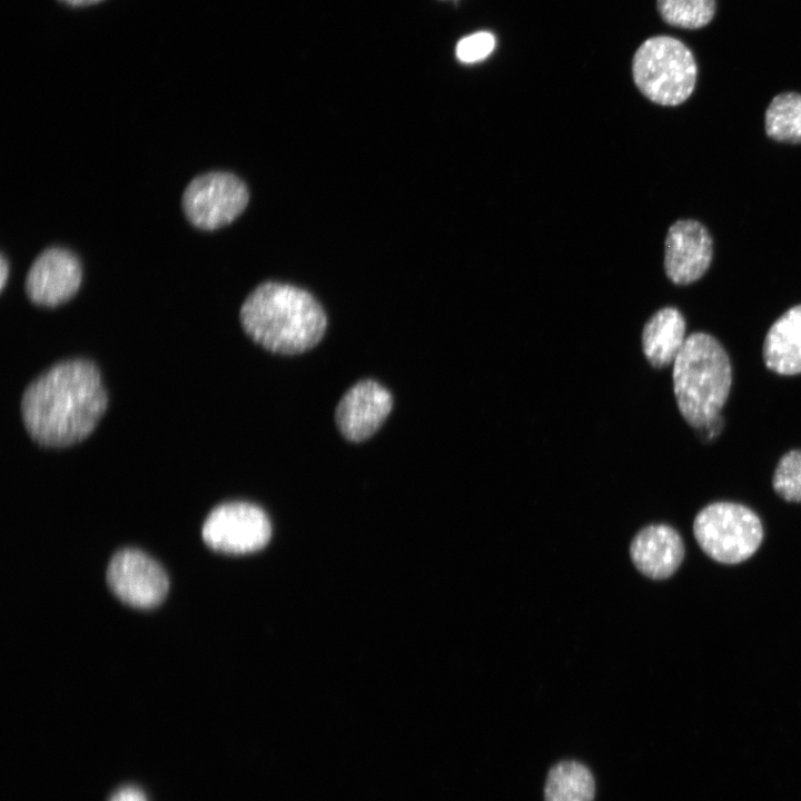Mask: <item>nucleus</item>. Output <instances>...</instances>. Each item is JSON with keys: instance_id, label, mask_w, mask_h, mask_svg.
Instances as JSON below:
<instances>
[{"instance_id": "f257e3e1", "label": "nucleus", "mask_w": 801, "mask_h": 801, "mask_svg": "<svg viewBox=\"0 0 801 801\" xmlns=\"http://www.w3.org/2000/svg\"><path fill=\"white\" fill-rule=\"evenodd\" d=\"M108 405L99 369L87 359L55 364L33 379L21 398L30 437L44 447H67L87 438Z\"/></svg>"}, {"instance_id": "f03ea898", "label": "nucleus", "mask_w": 801, "mask_h": 801, "mask_svg": "<svg viewBox=\"0 0 801 801\" xmlns=\"http://www.w3.org/2000/svg\"><path fill=\"white\" fill-rule=\"evenodd\" d=\"M239 316L255 343L281 355L312 349L327 328L326 314L312 294L276 281L257 286L243 303Z\"/></svg>"}, {"instance_id": "7ed1b4c3", "label": "nucleus", "mask_w": 801, "mask_h": 801, "mask_svg": "<svg viewBox=\"0 0 801 801\" xmlns=\"http://www.w3.org/2000/svg\"><path fill=\"white\" fill-rule=\"evenodd\" d=\"M672 392L679 413L699 429L720 416L732 384L730 357L712 335L695 332L672 365Z\"/></svg>"}, {"instance_id": "20e7f679", "label": "nucleus", "mask_w": 801, "mask_h": 801, "mask_svg": "<svg viewBox=\"0 0 801 801\" xmlns=\"http://www.w3.org/2000/svg\"><path fill=\"white\" fill-rule=\"evenodd\" d=\"M632 73L641 93L660 106H679L693 93L698 66L692 51L680 40L655 36L633 57Z\"/></svg>"}, {"instance_id": "39448f33", "label": "nucleus", "mask_w": 801, "mask_h": 801, "mask_svg": "<svg viewBox=\"0 0 801 801\" xmlns=\"http://www.w3.org/2000/svg\"><path fill=\"white\" fill-rule=\"evenodd\" d=\"M700 548L721 564H739L750 558L764 537L759 515L735 502H713L701 508L693 521Z\"/></svg>"}, {"instance_id": "423d86ee", "label": "nucleus", "mask_w": 801, "mask_h": 801, "mask_svg": "<svg viewBox=\"0 0 801 801\" xmlns=\"http://www.w3.org/2000/svg\"><path fill=\"white\" fill-rule=\"evenodd\" d=\"M246 185L235 175L210 171L194 178L182 194L187 219L202 230H215L235 220L248 204Z\"/></svg>"}, {"instance_id": "0eeeda50", "label": "nucleus", "mask_w": 801, "mask_h": 801, "mask_svg": "<svg viewBox=\"0 0 801 801\" xmlns=\"http://www.w3.org/2000/svg\"><path fill=\"white\" fill-rule=\"evenodd\" d=\"M201 535L212 550L241 554L263 548L271 535L266 513L248 502H228L207 516Z\"/></svg>"}, {"instance_id": "6e6552de", "label": "nucleus", "mask_w": 801, "mask_h": 801, "mask_svg": "<svg viewBox=\"0 0 801 801\" xmlns=\"http://www.w3.org/2000/svg\"><path fill=\"white\" fill-rule=\"evenodd\" d=\"M107 583L118 599L139 609L159 605L169 589V580L161 565L136 548H123L112 555L107 568Z\"/></svg>"}, {"instance_id": "1a4fd4ad", "label": "nucleus", "mask_w": 801, "mask_h": 801, "mask_svg": "<svg viewBox=\"0 0 801 801\" xmlns=\"http://www.w3.org/2000/svg\"><path fill=\"white\" fill-rule=\"evenodd\" d=\"M713 238L699 220L680 219L668 229L663 266L668 278L676 285L701 279L713 260Z\"/></svg>"}, {"instance_id": "9d476101", "label": "nucleus", "mask_w": 801, "mask_h": 801, "mask_svg": "<svg viewBox=\"0 0 801 801\" xmlns=\"http://www.w3.org/2000/svg\"><path fill=\"white\" fill-rule=\"evenodd\" d=\"M81 278L77 256L68 249L51 247L32 263L26 278V293L36 305L56 307L76 295Z\"/></svg>"}, {"instance_id": "9b49d317", "label": "nucleus", "mask_w": 801, "mask_h": 801, "mask_svg": "<svg viewBox=\"0 0 801 801\" xmlns=\"http://www.w3.org/2000/svg\"><path fill=\"white\" fill-rule=\"evenodd\" d=\"M393 407L390 393L373 379L354 384L340 398L335 419L342 435L350 442H363L383 425Z\"/></svg>"}, {"instance_id": "f8f14e48", "label": "nucleus", "mask_w": 801, "mask_h": 801, "mask_svg": "<svg viewBox=\"0 0 801 801\" xmlns=\"http://www.w3.org/2000/svg\"><path fill=\"white\" fill-rule=\"evenodd\" d=\"M630 554L635 567L653 580L671 577L684 560L685 546L681 534L668 524L643 527L632 540Z\"/></svg>"}, {"instance_id": "ddd939ff", "label": "nucleus", "mask_w": 801, "mask_h": 801, "mask_svg": "<svg viewBox=\"0 0 801 801\" xmlns=\"http://www.w3.org/2000/svg\"><path fill=\"white\" fill-rule=\"evenodd\" d=\"M686 322L683 314L673 306H665L642 325L640 344L646 363L654 369L673 365L686 340Z\"/></svg>"}, {"instance_id": "4468645a", "label": "nucleus", "mask_w": 801, "mask_h": 801, "mask_svg": "<svg viewBox=\"0 0 801 801\" xmlns=\"http://www.w3.org/2000/svg\"><path fill=\"white\" fill-rule=\"evenodd\" d=\"M765 366L780 375L801 374V304L770 326L762 347Z\"/></svg>"}, {"instance_id": "2eb2a0df", "label": "nucleus", "mask_w": 801, "mask_h": 801, "mask_svg": "<svg viewBox=\"0 0 801 801\" xmlns=\"http://www.w3.org/2000/svg\"><path fill=\"white\" fill-rule=\"evenodd\" d=\"M594 797L595 781L585 764L564 760L548 770L544 801H594Z\"/></svg>"}, {"instance_id": "dca6fc26", "label": "nucleus", "mask_w": 801, "mask_h": 801, "mask_svg": "<svg viewBox=\"0 0 801 801\" xmlns=\"http://www.w3.org/2000/svg\"><path fill=\"white\" fill-rule=\"evenodd\" d=\"M764 132L777 142L801 144V93L783 91L771 99L764 112Z\"/></svg>"}, {"instance_id": "f3484780", "label": "nucleus", "mask_w": 801, "mask_h": 801, "mask_svg": "<svg viewBox=\"0 0 801 801\" xmlns=\"http://www.w3.org/2000/svg\"><path fill=\"white\" fill-rule=\"evenodd\" d=\"M662 19L684 29H700L709 24L716 9L715 0H657Z\"/></svg>"}, {"instance_id": "a211bd4d", "label": "nucleus", "mask_w": 801, "mask_h": 801, "mask_svg": "<svg viewBox=\"0 0 801 801\" xmlns=\"http://www.w3.org/2000/svg\"><path fill=\"white\" fill-rule=\"evenodd\" d=\"M772 486L784 501L801 503V449L789 451L779 459Z\"/></svg>"}, {"instance_id": "6ab92c4d", "label": "nucleus", "mask_w": 801, "mask_h": 801, "mask_svg": "<svg viewBox=\"0 0 801 801\" xmlns=\"http://www.w3.org/2000/svg\"><path fill=\"white\" fill-rule=\"evenodd\" d=\"M495 39L490 32H477L463 38L456 46L462 62L472 63L485 59L494 49Z\"/></svg>"}, {"instance_id": "aec40b11", "label": "nucleus", "mask_w": 801, "mask_h": 801, "mask_svg": "<svg viewBox=\"0 0 801 801\" xmlns=\"http://www.w3.org/2000/svg\"><path fill=\"white\" fill-rule=\"evenodd\" d=\"M109 801H147L141 790L135 787H125L118 790Z\"/></svg>"}, {"instance_id": "412c9836", "label": "nucleus", "mask_w": 801, "mask_h": 801, "mask_svg": "<svg viewBox=\"0 0 801 801\" xmlns=\"http://www.w3.org/2000/svg\"><path fill=\"white\" fill-rule=\"evenodd\" d=\"M723 427V421L722 417L719 416L715 419L711 421L703 427L699 428L701 436H703L704 439L711 441L715 436H718Z\"/></svg>"}, {"instance_id": "4be33fe9", "label": "nucleus", "mask_w": 801, "mask_h": 801, "mask_svg": "<svg viewBox=\"0 0 801 801\" xmlns=\"http://www.w3.org/2000/svg\"><path fill=\"white\" fill-rule=\"evenodd\" d=\"M9 275V265L6 260V257L1 256V264H0V289L2 290L6 286L7 279Z\"/></svg>"}, {"instance_id": "5701e85b", "label": "nucleus", "mask_w": 801, "mask_h": 801, "mask_svg": "<svg viewBox=\"0 0 801 801\" xmlns=\"http://www.w3.org/2000/svg\"><path fill=\"white\" fill-rule=\"evenodd\" d=\"M59 1H61L68 6H72V7H83V6H89V4L100 2L101 0H59Z\"/></svg>"}]
</instances>
